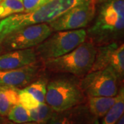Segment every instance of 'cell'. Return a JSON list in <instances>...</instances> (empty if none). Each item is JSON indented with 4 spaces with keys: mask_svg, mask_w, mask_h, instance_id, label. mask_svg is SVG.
I'll return each mask as SVG.
<instances>
[{
    "mask_svg": "<svg viewBox=\"0 0 124 124\" xmlns=\"http://www.w3.org/2000/svg\"><path fill=\"white\" fill-rule=\"evenodd\" d=\"M94 20L86 31L96 47L121 41L124 33V0H101Z\"/></svg>",
    "mask_w": 124,
    "mask_h": 124,
    "instance_id": "cell-1",
    "label": "cell"
},
{
    "mask_svg": "<svg viewBox=\"0 0 124 124\" xmlns=\"http://www.w3.org/2000/svg\"><path fill=\"white\" fill-rule=\"evenodd\" d=\"M85 0H51L30 13L15 14L0 20V42L6 36L24 27L48 23L74 6Z\"/></svg>",
    "mask_w": 124,
    "mask_h": 124,
    "instance_id": "cell-2",
    "label": "cell"
},
{
    "mask_svg": "<svg viewBox=\"0 0 124 124\" xmlns=\"http://www.w3.org/2000/svg\"><path fill=\"white\" fill-rule=\"evenodd\" d=\"M96 53V46L86 39L70 53L42 63L45 69L50 72L82 78L90 72Z\"/></svg>",
    "mask_w": 124,
    "mask_h": 124,
    "instance_id": "cell-3",
    "label": "cell"
},
{
    "mask_svg": "<svg viewBox=\"0 0 124 124\" xmlns=\"http://www.w3.org/2000/svg\"><path fill=\"white\" fill-rule=\"evenodd\" d=\"M86 99L80 88L79 79L75 76L59 75L48 82L45 103L55 112L85 103Z\"/></svg>",
    "mask_w": 124,
    "mask_h": 124,
    "instance_id": "cell-4",
    "label": "cell"
},
{
    "mask_svg": "<svg viewBox=\"0 0 124 124\" xmlns=\"http://www.w3.org/2000/svg\"><path fill=\"white\" fill-rule=\"evenodd\" d=\"M87 39L84 28L55 32L35 47L37 57L41 62L70 53Z\"/></svg>",
    "mask_w": 124,
    "mask_h": 124,
    "instance_id": "cell-5",
    "label": "cell"
},
{
    "mask_svg": "<svg viewBox=\"0 0 124 124\" xmlns=\"http://www.w3.org/2000/svg\"><path fill=\"white\" fill-rule=\"evenodd\" d=\"M53 32L48 23L24 27L6 36L0 42V53L32 48L40 44Z\"/></svg>",
    "mask_w": 124,
    "mask_h": 124,
    "instance_id": "cell-6",
    "label": "cell"
},
{
    "mask_svg": "<svg viewBox=\"0 0 124 124\" xmlns=\"http://www.w3.org/2000/svg\"><path fill=\"white\" fill-rule=\"evenodd\" d=\"M120 83L115 73L108 68L90 72L79 80L80 88L86 97L116 96Z\"/></svg>",
    "mask_w": 124,
    "mask_h": 124,
    "instance_id": "cell-7",
    "label": "cell"
},
{
    "mask_svg": "<svg viewBox=\"0 0 124 124\" xmlns=\"http://www.w3.org/2000/svg\"><path fill=\"white\" fill-rule=\"evenodd\" d=\"M96 7L97 0H85L68 9L48 24L54 32L84 28L93 22Z\"/></svg>",
    "mask_w": 124,
    "mask_h": 124,
    "instance_id": "cell-8",
    "label": "cell"
},
{
    "mask_svg": "<svg viewBox=\"0 0 124 124\" xmlns=\"http://www.w3.org/2000/svg\"><path fill=\"white\" fill-rule=\"evenodd\" d=\"M110 68L121 81L124 77V43L115 42L97 47V53L90 72Z\"/></svg>",
    "mask_w": 124,
    "mask_h": 124,
    "instance_id": "cell-9",
    "label": "cell"
},
{
    "mask_svg": "<svg viewBox=\"0 0 124 124\" xmlns=\"http://www.w3.org/2000/svg\"><path fill=\"white\" fill-rule=\"evenodd\" d=\"M44 69L43 63L39 61L17 69L0 70V85L24 88L39 77Z\"/></svg>",
    "mask_w": 124,
    "mask_h": 124,
    "instance_id": "cell-10",
    "label": "cell"
},
{
    "mask_svg": "<svg viewBox=\"0 0 124 124\" xmlns=\"http://www.w3.org/2000/svg\"><path fill=\"white\" fill-rule=\"evenodd\" d=\"M47 124H99V121L90 112L85 103L66 110L55 112Z\"/></svg>",
    "mask_w": 124,
    "mask_h": 124,
    "instance_id": "cell-11",
    "label": "cell"
},
{
    "mask_svg": "<svg viewBox=\"0 0 124 124\" xmlns=\"http://www.w3.org/2000/svg\"><path fill=\"white\" fill-rule=\"evenodd\" d=\"M39 61L34 48L13 50L0 54V70L17 69Z\"/></svg>",
    "mask_w": 124,
    "mask_h": 124,
    "instance_id": "cell-12",
    "label": "cell"
},
{
    "mask_svg": "<svg viewBox=\"0 0 124 124\" xmlns=\"http://www.w3.org/2000/svg\"><path fill=\"white\" fill-rule=\"evenodd\" d=\"M119 90L115 97H87L86 104L90 112L98 119L103 117L119 98Z\"/></svg>",
    "mask_w": 124,
    "mask_h": 124,
    "instance_id": "cell-13",
    "label": "cell"
},
{
    "mask_svg": "<svg viewBox=\"0 0 124 124\" xmlns=\"http://www.w3.org/2000/svg\"><path fill=\"white\" fill-rule=\"evenodd\" d=\"M19 89L0 85V115L7 116L11 108L19 103Z\"/></svg>",
    "mask_w": 124,
    "mask_h": 124,
    "instance_id": "cell-14",
    "label": "cell"
},
{
    "mask_svg": "<svg viewBox=\"0 0 124 124\" xmlns=\"http://www.w3.org/2000/svg\"><path fill=\"white\" fill-rule=\"evenodd\" d=\"M119 98L114 106L108 110L101 124H116L124 112V88L121 86L119 88Z\"/></svg>",
    "mask_w": 124,
    "mask_h": 124,
    "instance_id": "cell-15",
    "label": "cell"
},
{
    "mask_svg": "<svg viewBox=\"0 0 124 124\" xmlns=\"http://www.w3.org/2000/svg\"><path fill=\"white\" fill-rule=\"evenodd\" d=\"M31 121L39 124H47L54 115L55 111L46 103H40L38 106L29 110Z\"/></svg>",
    "mask_w": 124,
    "mask_h": 124,
    "instance_id": "cell-16",
    "label": "cell"
},
{
    "mask_svg": "<svg viewBox=\"0 0 124 124\" xmlns=\"http://www.w3.org/2000/svg\"><path fill=\"white\" fill-rule=\"evenodd\" d=\"M48 82V79L46 76L41 75L33 82L23 89L31 93L39 103H45Z\"/></svg>",
    "mask_w": 124,
    "mask_h": 124,
    "instance_id": "cell-17",
    "label": "cell"
},
{
    "mask_svg": "<svg viewBox=\"0 0 124 124\" xmlns=\"http://www.w3.org/2000/svg\"><path fill=\"white\" fill-rule=\"evenodd\" d=\"M23 12V0H2L0 2V20Z\"/></svg>",
    "mask_w": 124,
    "mask_h": 124,
    "instance_id": "cell-18",
    "label": "cell"
},
{
    "mask_svg": "<svg viewBox=\"0 0 124 124\" xmlns=\"http://www.w3.org/2000/svg\"><path fill=\"white\" fill-rule=\"evenodd\" d=\"M7 116L8 120L15 124H23L31 121L28 110L20 103L12 107Z\"/></svg>",
    "mask_w": 124,
    "mask_h": 124,
    "instance_id": "cell-19",
    "label": "cell"
},
{
    "mask_svg": "<svg viewBox=\"0 0 124 124\" xmlns=\"http://www.w3.org/2000/svg\"><path fill=\"white\" fill-rule=\"evenodd\" d=\"M19 103L28 110L35 108L40 103L31 93L24 89L19 90Z\"/></svg>",
    "mask_w": 124,
    "mask_h": 124,
    "instance_id": "cell-20",
    "label": "cell"
},
{
    "mask_svg": "<svg viewBox=\"0 0 124 124\" xmlns=\"http://www.w3.org/2000/svg\"><path fill=\"white\" fill-rule=\"evenodd\" d=\"M51 0H23L24 8L23 13H30L39 8L44 5L46 4Z\"/></svg>",
    "mask_w": 124,
    "mask_h": 124,
    "instance_id": "cell-21",
    "label": "cell"
},
{
    "mask_svg": "<svg viewBox=\"0 0 124 124\" xmlns=\"http://www.w3.org/2000/svg\"><path fill=\"white\" fill-rule=\"evenodd\" d=\"M4 124H39L35 123V122H32V121H31V122H27V123H23V124H15V123H13V122H12V121H9V120L6 119H5Z\"/></svg>",
    "mask_w": 124,
    "mask_h": 124,
    "instance_id": "cell-22",
    "label": "cell"
},
{
    "mask_svg": "<svg viewBox=\"0 0 124 124\" xmlns=\"http://www.w3.org/2000/svg\"><path fill=\"white\" fill-rule=\"evenodd\" d=\"M116 124H124V115L121 116V117H120V119L118 121H117V122L116 123Z\"/></svg>",
    "mask_w": 124,
    "mask_h": 124,
    "instance_id": "cell-23",
    "label": "cell"
},
{
    "mask_svg": "<svg viewBox=\"0 0 124 124\" xmlns=\"http://www.w3.org/2000/svg\"><path fill=\"white\" fill-rule=\"evenodd\" d=\"M4 120H5L3 116H1L0 115V124H4Z\"/></svg>",
    "mask_w": 124,
    "mask_h": 124,
    "instance_id": "cell-24",
    "label": "cell"
},
{
    "mask_svg": "<svg viewBox=\"0 0 124 124\" xmlns=\"http://www.w3.org/2000/svg\"><path fill=\"white\" fill-rule=\"evenodd\" d=\"M1 1H2V0H0V2H1Z\"/></svg>",
    "mask_w": 124,
    "mask_h": 124,
    "instance_id": "cell-25",
    "label": "cell"
}]
</instances>
